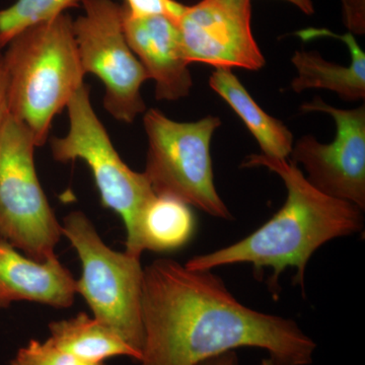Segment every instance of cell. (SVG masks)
<instances>
[{"instance_id":"obj_23","label":"cell","mask_w":365,"mask_h":365,"mask_svg":"<svg viewBox=\"0 0 365 365\" xmlns=\"http://www.w3.org/2000/svg\"><path fill=\"white\" fill-rule=\"evenodd\" d=\"M285 1L294 4L295 6L299 7L300 11L309 14V16L314 14V6L312 0H285Z\"/></svg>"},{"instance_id":"obj_1","label":"cell","mask_w":365,"mask_h":365,"mask_svg":"<svg viewBox=\"0 0 365 365\" xmlns=\"http://www.w3.org/2000/svg\"><path fill=\"white\" fill-rule=\"evenodd\" d=\"M139 365H197L241 347L268 352L276 365H311L317 343L292 319L242 304L213 270L173 259L144 268Z\"/></svg>"},{"instance_id":"obj_12","label":"cell","mask_w":365,"mask_h":365,"mask_svg":"<svg viewBox=\"0 0 365 365\" xmlns=\"http://www.w3.org/2000/svg\"><path fill=\"white\" fill-rule=\"evenodd\" d=\"M76 281L57 257L35 261L0 239V309L16 302L67 309L74 302Z\"/></svg>"},{"instance_id":"obj_11","label":"cell","mask_w":365,"mask_h":365,"mask_svg":"<svg viewBox=\"0 0 365 365\" xmlns=\"http://www.w3.org/2000/svg\"><path fill=\"white\" fill-rule=\"evenodd\" d=\"M122 23L129 47L155 81L157 100L187 97L193 81L176 21L165 16L136 18L122 6Z\"/></svg>"},{"instance_id":"obj_24","label":"cell","mask_w":365,"mask_h":365,"mask_svg":"<svg viewBox=\"0 0 365 365\" xmlns=\"http://www.w3.org/2000/svg\"><path fill=\"white\" fill-rule=\"evenodd\" d=\"M260 365H276L275 362L273 361V360H271L270 359H262Z\"/></svg>"},{"instance_id":"obj_10","label":"cell","mask_w":365,"mask_h":365,"mask_svg":"<svg viewBox=\"0 0 365 365\" xmlns=\"http://www.w3.org/2000/svg\"><path fill=\"white\" fill-rule=\"evenodd\" d=\"M251 0H201L176 24L189 63L258 71L266 61L251 28Z\"/></svg>"},{"instance_id":"obj_15","label":"cell","mask_w":365,"mask_h":365,"mask_svg":"<svg viewBox=\"0 0 365 365\" xmlns=\"http://www.w3.org/2000/svg\"><path fill=\"white\" fill-rule=\"evenodd\" d=\"M50 338L57 347L91 364L127 356L136 361L140 354L97 319L79 313L73 318L49 324Z\"/></svg>"},{"instance_id":"obj_5","label":"cell","mask_w":365,"mask_h":365,"mask_svg":"<svg viewBox=\"0 0 365 365\" xmlns=\"http://www.w3.org/2000/svg\"><path fill=\"white\" fill-rule=\"evenodd\" d=\"M61 230L78 252L81 263V278L76 281V294L86 299L93 318L111 329L141 356L144 342L141 258L108 247L81 211L66 216Z\"/></svg>"},{"instance_id":"obj_2","label":"cell","mask_w":365,"mask_h":365,"mask_svg":"<svg viewBox=\"0 0 365 365\" xmlns=\"http://www.w3.org/2000/svg\"><path fill=\"white\" fill-rule=\"evenodd\" d=\"M264 167L284 182L287 200L258 230L241 241L190 259L193 270H215L222 266L252 264L255 271L273 270L269 287H278L283 271L295 269L294 283L306 292L304 281L312 256L328 242L364 230V210L314 188L297 163L287 158L250 155L241 168Z\"/></svg>"},{"instance_id":"obj_6","label":"cell","mask_w":365,"mask_h":365,"mask_svg":"<svg viewBox=\"0 0 365 365\" xmlns=\"http://www.w3.org/2000/svg\"><path fill=\"white\" fill-rule=\"evenodd\" d=\"M143 123L148 141L143 173L155 195L175 197L212 217L234 220L215 188L210 155L213 133L222 125L220 118L177 122L150 109Z\"/></svg>"},{"instance_id":"obj_13","label":"cell","mask_w":365,"mask_h":365,"mask_svg":"<svg viewBox=\"0 0 365 365\" xmlns=\"http://www.w3.org/2000/svg\"><path fill=\"white\" fill-rule=\"evenodd\" d=\"M304 41L321 36L336 38L342 41L351 54L349 66L326 61L319 53L297 51L292 56V63L297 76L292 81V90L300 93L309 88H324L335 91L346 101L364 100L365 98V54L357 44L352 34L336 35L330 31L307 30L297 33Z\"/></svg>"},{"instance_id":"obj_8","label":"cell","mask_w":365,"mask_h":365,"mask_svg":"<svg viewBox=\"0 0 365 365\" xmlns=\"http://www.w3.org/2000/svg\"><path fill=\"white\" fill-rule=\"evenodd\" d=\"M83 6L85 14L73 21L81 66L104 83L107 112L132 123L145 112L141 86L150 78L127 43L122 6L112 0H86Z\"/></svg>"},{"instance_id":"obj_16","label":"cell","mask_w":365,"mask_h":365,"mask_svg":"<svg viewBox=\"0 0 365 365\" xmlns=\"http://www.w3.org/2000/svg\"><path fill=\"white\" fill-rule=\"evenodd\" d=\"M196 230V218L188 204L172 196L155 195L141 220L143 251L170 252L186 246Z\"/></svg>"},{"instance_id":"obj_19","label":"cell","mask_w":365,"mask_h":365,"mask_svg":"<svg viewBox=\"0 0 365 365\" xmlns=\"http://www.w3.org/2000/svg\"><path fill=\"white\" fill-rule=\"evenodd\" d=\"M127 13L132 16H165L177 21L184 11V4L176 0H126Z\"/></svg>"},{"instance_id":"obj_22","label":"cell","mask_w":365,"mask_h":365,"mask_svg":"<svg viewBox=\"0 0 365 365\" xmlns=\"http://www.w3.org/2000/svg\"><path fill=\"white\" fill-rule=\"evenodd\" d=\"M197 365H241L239 355L235 350L216 355L210 359L203 360Z\"/></svg>"},{"instance_id":"obj_25","label":"cell","mask_w":365,"mask_h":365,"mask_svg":"<svg viewBox=\"0 0 365 365\" xmlns=\"http://www.w3.org/2000/svg\"><path fill=\"white\" fill-rule=\"evenodd\" d=\"M100 365H104V364H100Z\"/></svg>"},{"instance_id":"obj_18","label":"cell","mask_w":365,"mask_h":365,"mask_svg":"<svg viewBox=\"0 0 365 365\" xmlns=\"http://www.w3.org/2000/svg\"><path fill=\"white\" fill-rule=\"evenodd\" d=\"M11 365H100L91 364L76 359L57 347L51 340L45 342L31 340L21 348L11 360Z\"/></svg>"},{"instance_id":"obj_3","label":"cell","mask_w":365,"mask_h":365,"mask_svg":"<svg viewBox=\"0 0 365 365\" xmlns=\"http://www.w3.org/2000/svg\"><path fill=\"white\" fill-rule=\"evenodd\" d=\"M7 110L33 134L37 148L53 119L85 83L73 21L61 14L16 35L6 45Z\"/></svg>"},{"instance_id":"obj_17","label":"cell","mask_w":365,"mask_h":365,"mask_svg":"<svg viewBox=\"0 0 365 365\" xmlns=\"http://www.w3.org/2000/svg\"><path fill=\"white\" fill-rule=\"evenodd\" d=\"M86 0H16L0 11V49L16 35L38 24L51 21Z\"/></svg>"},{"instance_id":"obj_9","label":"cell","mask_w":365,"mask_h":365,"mask_svg":"<svg viewBox=\"0 0 365 365\" xmlns=\"http://www.w3.org/2000/svg\"><path fill=\"white\" fill-rule=\"evenodd\" d=\"M302 111L323 112L335 120L333 143L302 136L292 148V162L302 163L307 181L322 193L365 210V107L343 110L316 98Z\"/></svg>"},{"instance_id":"obj_4","label":"cell","mask_w":365,"mask_h":365,"mask_svg":"<svg viewBox=\"0 0 365 365\" xmlns=\"http://www.w3.org/2000/svg\"><path fill=\"white\" fill-rule=\"evenodd\" d=\"M66 107L71 127L66 136L51 139L52 157L59 163H86L102 205L123 220L127 232L125 252L141 258V220L146 206L155 196L150 182L144 173L131 170L115 150L91 105L90 86H79Z\"/></svg>"},{"instance_id":"obj_14","label":"cell","mask_w":365,"mask_h":365,"mask_svg":"<svg viewBox=\"0 0 365 365\" xmlns=\"http://www.w3.org/2000/svg\"><path fill=\"white\" fill-rule=\"evenodd\" d=\"M209 86L230 106L260 145L263 155L287 158L294 148V136L279 120L263 111L230 68H216Z\"/></svg>"},{"instance_id":"obj_21","label":"cell","mask_w":365,"mask_h":365,"mask_svg":"<svg viewBox=\"0 0 365 365\" xmlns=\"http://www.w3.org/2000/svg\"><path fill=\"white\" fill-rule=\"evenodd\" d=\"M7 90H9V81H7L6 60H4V54L0 51V122L9 112L7 110Z\"/></svg>"},{"instance_id":"obj_20","label":"cell","mask_w":365,"mask_h":365,"mask_svg":"<svg viewBox=\"0 0 365 365\" xmlns=\"http://www.w3.org/2000/svg\"><path fill=\"white\" fill-rule=\"evenodd\" d=\"M344 24L350 34L365 32V0H342Z\"/></svg>"},{"instance_id":"obj_7","label":"cell","mask_w":365,"mask_h":365,"mask_svg":"<svg viewBox=\"0 0 365 365\" xmlns=\"http://www.w3.org/2000/svg\"><path fill=\"white\" fill-rule=\"evenodd\" d=\"M33 134L9 112L0 122V239L38 262L54 258L61 225L35 167Z\"/></svg>"}]
</instances>
